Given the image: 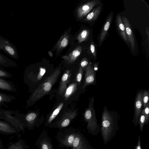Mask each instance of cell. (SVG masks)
I'll use <instances>...</instances> for the list:
<instances>
[{
  "instance_id": "cell-1",
  "label": "cell",
  "mask_w": 149,
  "mask_h": 149,
  "mask_svg": "<svg viewBox=\"0 0 149 149\" xmlns=\"http://www.w3.org/2000/svg\"><path fill=\"white\" fill-rule=\"evenodd\" d=\"M118 128L116 116L109 111L104 106L101 119V131L104 144L108 143L115 134Z\"/></svg>"
},
{
  "instance_id": "cell-2",
  "label": "cell",
  "mask_w": 149,
  "mask_h": 149,
  "mask_svg": "<svg viewBox=\"0 0 149 149\" xmlns=\"http://www.w3.org/2000/svg\"><path fill=\"white\" fill-rule=\"evenodd\" d=\"M60 73V69H56L39 86L27 101V107L33 104L50 91L57 80Z\"/></svg>"
},
{
  "instance_id": "cell-3",
  "label": "cell",
  "mask_w": 149,
  "mask_h": 149,
  "mask_svg": "<svg viewBox=\"0 0 149 149\" xmlns=\"http://www.w3.org/2000/svg\"><path fill=\"white\" fill-rule=\"evenodd\" d=\"M94 100L93 97L90 99L89 107L85 111L84 117L85 121L87 123V129L88 133L93 135H96L99 132L100 128L94 109Z\"/></svg>"
},
{
  "instance_id": "cell-4",
  "label": "cell",
  "mask_w": 149,
  "mask_h": 149,
  "mask_svg": "<svg viewBox=\"0 0 149 149\" xmlns=\"http://www.w3.org/2000/svg\"><path fill=\"white\" fill-rule=\"evenodd\" d=\"M77 131L72 127L60 130L56 136L59 146L68 148H72Z\"/></svg>"
},
{
  "instance_id": "cell-5",
  "label": "cell",
  "mask_w": 149,
  "mask_h": 149,
  "mask_svg": "<svg viewBox=\"0 0 149 149\" xmlns=\"http://www.w3.org/2000/svg\"><path fill=\"white\" fill-rule=\"evenodd\" d=\"M77 115V113L75 111L65 112L61 117L52 124L50 127L57 128L60 130L65 129L70 125Z\"/></svg>"
},
{
  "instance_id": "cell-6",
  "label": "cell",
  "mask_w": 149,
  "mask_h": 149,
  "mask_svg": "<svg viewBox=\"0 0 149 149\" xmlns=\"http://www.w3.org/2000/svg\"><path fill=\"white\" fill-rule=\"evenodd\" d=\"M2 50L11 58L17 60L19 58L16 47L9 40L0 36V51Z\"/></svg>"
},
{
  "instance_id": "cell-7",
  "label": "cell",
  "mask_w": 149,
  "mask_h": 149,
  "mask_svg": "<svg viewBox=\"0 0 149 149\" xmlns=\"http://www.w3.org/2000/svg\"><path fill=\"white\" fill-rule=\"evenodd\" d=\"M42 121V119L38 118V115L36 113L31 112L25 115L23 123L25 127L30 130L35 127H38Z\"/></svg>"
},
{
  "instance_id": "cell-8",
  "label": "cell",
  "mask_w": 149,
  "mask_h": 149,
  "mask_svg": "<svg viewBox=\"0 0 149 149\" xmlns=\"http://www.w3.org/2000/svg\"><path fill=\"white\" fill-rule=\"evenodd\" d=\"M35 145L39 149H54L51 139L48 136L46 130H44L39 136Z\"/></svg>"
},
{
  "instance_id": "cell-9",
  "label": "cell",
  "mask_w": 149,
  "mask_h": 149,
  "mask_svg": "<svg viewBox=\"0 0 149 149\" xmlns=\"http://www.w3.org/2000/svg\"><path fill=\"white\" fill-rule=\"evenodd\" d=\"M72 149H92L86 138L77 130L72 144Z\"/></svg>"
},
{
  "instance_id": "cell-10",
  "label": "cell",
  "mask_w": 149,
  "mask_h": 149,
  "mask_svg": "<svg viewBox=\"0 0 149 149\" xmlns=\"http://www.w3.org/2000/svg\"><path fill=\"white\" fill-rule=\"evenodd\" d=\"M99 1L94 0L87 2L80 6L77 10L78 18L81 19L86 15L93 8L99 4Z\"/></svg>"
},
{
  "instance_id": "cell-11",
  "label": "cell",
  "mask_w": 149,
  "mask_h": 149,
  "mask_svg": "<svg viewBox=\"0 0 149 149\" xmlns=\"http://www.w3.org/2000/svg\"><path fill=\"white\" fill-rule=\"evenodd\" d=\"M9 111L5 110L3 114V119L9 122L10 123L20 131L24 132L26 127L24 124L17 118L12 116Z\"/></svg>"
},
{
  "instance_id": "cell-12",
  "label": "cell",
  "mask_w": 149,
  "mask_h": 149,
  "mask_svg": "<svg viewBox=\"0 0 149 149\" xmlns=\"http://www.w3.org/2000/svg\"><path fill=\"white\" fill-rule=\"evenodd\" d=\"M142 95V93L139 92L137 95L135 101L134 114L132 121L135 126L138 124V119L141 111L143 104Z\"/></svg>"
},
{
  "instance_id": "cell-13",
  "label": "cell",
  "mask_w": 149,
  "mask_h": 149,
  "mask_svg": "<svg viewBox=\"0 0 149 149\" xmlns=\"http://www.w3.org/2000/svg\"><path fill=\"white\" fill-rule=\"evenodd\" d=\"M122 19L125 27L128 42L130 45L132 49L134 50L135 47V41L131 24L129 20L126 17L123 16Z\"/></svg>"
},
{
  "instance_id": "cell-14",
  "label": "cell",
  "mask_w": 149,
  "mask_h": 149,
  "mask_svg": "<svg viewBox=\"0 0 149 149\" xmlns=\"http://www.w3.org/2000/svg\"><path fill=\"white\" fill-rule=\"evenodd\" d=\"M86 73L83 88H85L87 86L94 84L95 80V73L91 65L89 64L85 68Z\"/></svg>"
},
{
  "instance_id": "cell-15",
  "label": "cell",
  "mask_w": 149,
  "mask_h": 149,
  "mask_svg": "<svg viewBox=\"0 0 149 149\" xmlns=\"http://www.w3.org/2000/svg\"><path fill=\"white\" fill-rule=\"evenodd\" d=\"M20 131L8 123L0 120V133L10 134L18 133Z\"/></svg>"
},
{
  "instance_id": "cell-16",
  "label": "cell",
  "mask_w": 149,
  "mask_h": 149,
  "mask_svg": "<svg viewBox=\"0 0 149 149\" xmlns=\"http://www.w3.org/2000/svg\"><path fill=\"white\" fill-rule=\"evenodd\" d=\"M0 90L16 93L17 89L12 82L0 77Z\"/></svg>"
},
{
  "instance_id": "cell-17",
  "label": "cell",
  "mask_w": 149,
  "mask_h": 149,
  "mask_svg": "<svg viewBox=\"0 0 149 149\" xmlns=\"http://www.w3.org/2000/svg\"><path fill=\"white\" fill-rule=\"evenodd\" d=\"M82 47L79 46L75 48L68 55L62 56V58L69 63L74 61L81 54L82 51Z\"/></svg>"
},
{
  "instance_id": "cell-18",
  "label": "cell",
  "mask_w": 149,
  "mask_h": 149,
  "mask_svg": "<svg viewBox=\"0 0 149 149\" xmlns=\"http://www.w3.org/2000/svg\"><path fill=\"white\" fill-rule=\"evenodd\" d=\"M71 74L70 71L67 70L63 74L60 82L58 93L60 95L64 93L67 88V84L69 81Z\"/></svg>"
},
{
  "instance_id": "cell-19",
  "label": "cell",
  "mask_w": 149,
  "mask_h": 149,
  "mask_svg": "<svg viewBox=\"0 0 149 149\" xmlns=\"http://www.w3.org/2000/svg\"><path fill=\"white\" fill-rule=\"evenodd\" d=\"M0 67L5 68H14L18 67L15 61L3 55L0 51Z\"/></svg>"
},
{
  "instance_id": "cell-20",
  "label": "cell",
  "mask_w": 149,
  "mask_h": 149,
  "mask_svg": "<svg viewBox=\"0 0 149 149\" xmlns=\"http://www.w3.org/2000/svg\"><path fill=\"white\" fill-rule=\"evenodd\" d=\"M63 105L64 103H63L62 102L60 103L50 115L48 117L45 123V126L50 127L53 121L59 114Z\"/></svg>"
},
{
  "instance_id": "cell-21",
  "label": "cell",
  "mask_w": 149,
  "mask_h": 149,
  "mask_svg": "<svg viewBox=\"0 0 149 149\" xmlns=\"http://www.w3.org/2000/svg\"><path fill=\"white\" fill-rule=\"evenodd\" d=\"M113 18V15H110L106 19L100 34L99 42H102L106 35L110 27Z\"/></svg>"
},
{
  "instance_id": "cell-22",
  "label": "cell",
  "mask_w": 149,
  "mask_h": 149,
  "mask_svg": "<svg viewBox=\"0 0 149 149\" xmlns=\"http://www.w3.org/2000/svg\"><path fill=\"white\" fill-rule=\"evenodd\" d=\"M116 22L118 29L120 35L124 40L128 43V40L126 35L125 27L122 18L119 15H117Z\"/></svg>"
},
{
  "instance_id": "cell-23",
  "label": "cell",
  "mask_w": 149,
  "mask_h": 149,
  "mask_svg": "<svg viewBox=\"0 0 149 149\" xmlns=\"http://www.w3.org/2000/svg\"><path fill=\"white\" fill-rule=\"evenodd\" d=\"M15 99V97L13 95L0 92V107L4 106L5 107H8L6 103H10Z\"/></svg>"
},
{
  "instance_id": "cell-24",
  "label": "cell",
  "mask_w": 149,
  "mask_h": 149,
  "mask_svg": "<svg viewBox=\"0 0 149 149\" xmlns=\"http://www.w3.org/2000/svg\"><path fill=\"white\" fill-rule=\"evenodd\" d=\"M29 148L25 141L20 139L14 143H10L7 149H28Z\"/></svg>"
},
{
  "instance_id": "cell-25",
  "label": "cell",
  "mask_w": 149,
  "mask_h": 149,
  "mask_svg": "<svg viewBox=\"0 0 149 149\" xmlns=\"http://www.w3.org/2000/svg\"><path fill=\"white\" fill-rule=\"evenodd\" d=\"M69 39V36L68 33H65L62 36L56 45L58 50L60 51L66 47Z\"/></svg>"
},
{
  "instance_id": "cell-26",
  "label": "cell",
  "mask_w": 149,
  "mask_h": 149,
  "mask_svg": "<svg viewBox=\"0 0 149 149\" xmlns=\"http://www.w3.org/2000/svg\"><path fill=\"white\" fill-rule=\"evenodd\" d=\"M101 10V7L99 6L94 9L86 17L85 20L92 21L96 19L99 15Z\"/></svg>"
},
{
  "instance_id": "cell-27",
  "label": "cell",
  "mask_w": 149,
  "mask_h": 149,
  "mask_svg": "<svg viewBox=\"0 0 149 149\" xmlns=\"http://www.w3.org/2000/svg\"><path fill=\"white\" fill-rule=\"evenodd\" d=\"M77 88V83H76L70 84L67 87L64 93V97L67 100L76 91Z\"/></svg>"
},
{
  "instance_id": "cell-28",
  "label": "cell",
  "mask_w": 149,
  "mask_h": 149,
  "mask_svg": "<svg viewBox=\"0 0 149 149\" xmlns=\"http://www.w3.org/2000/svg\"><path fill=\"white\" fill-rule=\"evenodd\" d=\"M89 33V31L87 29H84L81 31L77 37L79 43H80L86 40L88 36Z\"/></svg>"
},
{
  "instance_id": "cell-29",
  "label": "cell",
  "mask_w": 149,
  "mask_h": 149,
  "mask_svg": "<svg viewBox=\"0 0 149 149\" xmlns=\"http://www.w3.org/2000/svg\"><path fill=\"white\" fill-rule=\"evenodd\" d=\"M138 121V123L139 124L140 130L141 132L143 129L144 125L145 124V116L142 111L140 115Z\"/></svg>"
},
{
  "instance_id": "cell-30",
  "label": "cell",
  "mask_w": 149,
  "mask_h": 149,
  "mask_svg": "<svg viewBox=\"0 0 149 149\" xmlns=\"http://www.w3.org/2000/svg\"><path fill=\"white\" fill-rule=\"evenodd\" d=\"M149 102L147 104L145 107L142 110L145 116V124L148 123L149 120Z\"/></svg>"
},
{
  "instance_id": "cell-31",
  "label": "cell",
  "mask_w": 149,
  "mask_h": 149,
  "mask_svg": "<svg viewBox=\"0 0 149 149\" xmlns=\"http://www.w3.org/2000/svg\"><path fill=\"white\" fill-rule=\"evenodd\" d=\"M149 93L148 91H145L143 93V102L144 108L146 107L148 103Z\"/></svg>"
},
{
  "instance_id": "cell-32",
  "label": "cell",
  "mask_w": 149,
  "mask_h": 149,
  "mask_svg": "<svg viewBox=\"0 0 149 149\" xmlns=\"http://www.w3.org/2000/svg\"><path fill=\"white\" fill-rule=\"evenodd\" d=\"M12 77V75L10 73L0 67V77L3 78H10Z\"/></svg>"
},
{
  "instance_id": "cell-33",
  "label": "cell",
  "mask_w": 149,
  "mask_h": 149,
  "mask_svg": "<svg viewBox=\"0 0 149 149\" xmlns=\"http://www.w3.org/2000/svg\"><path fill=\"white\" fill-rule=\"evenodd\" d=\"M83 70L82 68L80 66L76 77V80L79 84H80L83 74Z\"/></svg>"
},
{
  "instance_id": "cell-34",
  "label": "cell",
  "mask_w": 149,
  "mask_h": 149,
  "mask_svg": "<svg viewBox=\"0 0 149 149\" xmlns=\"http://www.w3.org/2000/svg\"><path fill=\"white\" fill-rule=\"evenodd\" d=\"M88 64V61L86 58H84L80 63V66L83 69Z\"/></svg>"
},
{
  "instance_id": "cell-35",
  "label": "cell",
  "mask_w": 149,
  "mask_h": 149,
  "mask_svg": "<svg viewBox=\"0 0 149 149\" xmlns=\"http://www.w3.org/2000/svg\"><path fill=\"white\" fill-rule=\"evenodd\" d=\"M90 49L93 55L95 57L96 56V53L95 45L93 42H91V44Z\"/></svg>"
},
{
  "instance_id": "cell-36",
  "label": "cell",
  "mask_w": 149,
  "mask_h": 149,
  "mask_svg": "<svg viewBox=\"0 0 149 149\" xmlns=\"http://www.w3.org/2000/svg\"><path fill=\"white\" fill-rule=\"evenodd\" d=\"M135 149H141V136L139 135L138 137L137 143L135 147Z\"/></svg>"
},
{
  "instance_id": "cell-37",
  "label": "cell",
  "mask_w": 149,
  "mask_h": 149,
  "mask_svg": "<svg viewBox=\"0 0 149 149\" xmlns=\"http://www.w3.org/2000/svg\"><path fill=\"white\" fill-rule=\"evenodd\" d=\"M4 110L2 109L0 107V118L2 119Z\"/></svg>"
},
{
  "instance_id": "cell-38",
  "label": "cell",
  "mask_w": 149,
  "mask_h": 149,
  "mask_svg": "<svg viewBox=\"0 0 149 149\" xmlns=\"http://www.w3.org/2000/svg\"><path fill=\"white\" fill-rule=\"evenodd\" d=\"M146 33L148 36V41H149V28L148 27H146Z\"/></svg>"
},
{
  "instance_id": "cell-39",
  "label": "cell",
  "mask_w": 149,
  "mask_h": 149,
  "mask_svg": "<svg viewBox=\"0 0 149 149\" xmlns=\"http://www.w3.org/2000/svg\"><path fill=\"white\" fill-rule=\"evenodd\" d=\"M0 149H3V146L2 141L0 138Z\"/></svg>"
},
{
  "instance_id": "cell-40",
  "label": "cell",
  "mask_w": 149,
  "mask_h": 149,
  "mask_svg": "<svg viewBox=\"0 0 149 149\" xmlns=\"http://www.w3.org/2000/svg\"><path fill=\"white\" fill-rule=\"evenodd\" d=\"M48 54L49 56L51 57H52L53 56V54L51 51L48 52Z\"/></svg>"
}]
</instances>
